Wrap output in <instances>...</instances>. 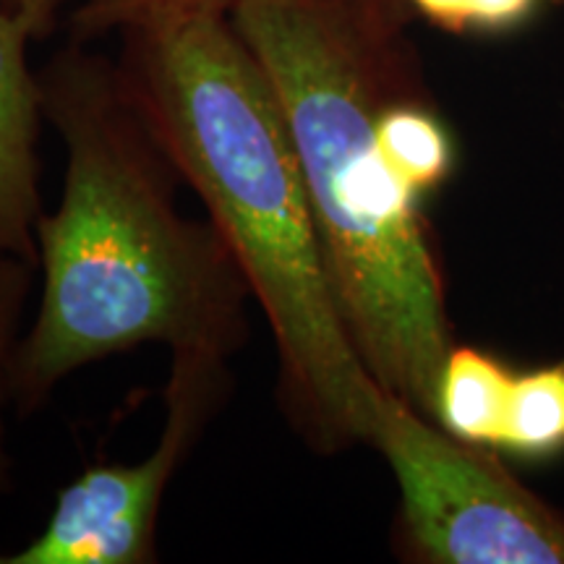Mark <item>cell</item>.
Here are the masks:
<instances>
[{
  "mask_svg": "<svg viewBox=\"0 0 564 564\" xmlns=\"http://www.w3.org/2000/svg\"><path fill=\"white\" fill-rule=\"evenodd\" d=\"M37 76L66 181L37 223L40 306L13 358L11 405L40 411L74 371L141 345L236 356L251 288L215 223L181 212L178 167L118 61L70 37Z\"/></svg>",
  "mask_w": 564,
  "mask_h": 564,
  "instance_id": "cell-1",
  "label": "cell"
},
{
  "mask_svg": "<svg viewBox=\"0 0 564 564\" xmlns=\"http://www.w3.org/2000/svg\"><path fill=\"white\" fill-rule=\"evenodd\" d=\"M384 0H241L230 21L278 95L324 259L366 369L434 421L453 348L447 288L421 199L377 147L387 105L429 91Z\"/></svg>",
  "mask_w": 564,
  "mask_h": 564,
  "instance_id": "cell-2",
  "label": "cell"
},
{
  "mask_svg": "<svg viewBox=\"0 0 564 564\" xmlns=\"http://www.w3.org/2000/svg\"><path fill=\"white\" fill-rule=\"evenodd\" d=\"M118 66L270 322L282 413L314 453L366 444L382 384L343 319L262 63L230 17H167L126 26Z\"/></svg>",
  "mask_w": 564,
  "mask_h": 564,
  "instance_id": "cell-3",
  "label": "cell"
},
{
  "mask_svg": "<svg viewBox=\"0 0 564 564\" xmlns=\"http://www.w3.org/2000/svg\"><path fill=\"white\" fill-rule=\"evenodd\" d=\"M371 444L400 489L394 549L421 564H564V514L535 497L494 449L444 432L379 387Z\"/></svg>",
  "mask_w": 564,
  "mask_h": 564,
  "instance_id": "cell-4",
  "label": "cell"
},
{
  "mask_svg": "<svg viewBox=\"0 0 564 564\" xmlns=\"http://www.w3.org/2000/svg\"><path fill=\"white\" fill-rule=\"evenodd\" d=\"M230 358L173 350L165 423L144 460L91 465L58 494L37 539L0 564H154L167 486L232 390Z\"/></svg>",
  "mask_w": 564,
  "mask_h": 564,
  "instance_id": "cell-5",
  "label": "cell"
},
{
  "mask_svg": "<svg viewBox=\"0 0 564 564\" xmlns=\"http://www.w3.org/2000/svg\"><path fill=\"white\" fill-rule=\"evenodd\" d=\"M34 37L30 19L0 9V251L30 262H37L45 121L40 76L26 63V45Z\"/></svg>",
  "mask_w": 564,
  "mask_h": 564,
  "instance_id": "cell-6",
  "label": "cell"
},
{
  "mask_svg": "<svg viewBox=\"0 0 564 564\" xmlns=\"http://www.w3.org/2000/svg\"><path fill=\"white\" fill-rule=\"evenodd\" d=\"M514 373L491 352L453 345L436 384L434 421L457 440L499 453Z\"/></svg>",
  "mask_w": 564,
  "mask_h": 564,
  "instance_id": "cell-7",
  "label": "cell"
},
{
  "mask_svg": "<svg viewBox=\"0 0 564 564\" xmlns=\"http://www.w3.org/2000/svg\"><path fill=\"white\" fill-rule=\"evenodd\" d=\"M377 147L390 173L419 199L455 171V139L429 91L400 97L379 112Z\"/></svg>",
  "mask_w": 564,
  "mask_h": 564,
  "instance_id": "cell-8",
  "label": "cell"
},
{
  "mask_svg": "<svg viewBox=\"0 0 564 564\" xmlns=\"http://www.w3.org/2000/svg\"><path fill=\"white\" fill-rule=\"evenodd\" d=\"M499 453L525 463L564 455V361L514 373Z\"/></svg>",
  "mask_w": 564,
  "mask_h": 564,
  "instance_id": "cell-9",
  "label": "cell"
},
{
  "mask_svg": "<svg viewBox=\"0 0 564 564\" xmlns=\"http://www.w3.org/2000/svg\"><path fill=\"white\" fill-rule=\"evenodd\" d=\"M37 262L0 251V497L13 491V457L6 411L11 408V369L21 343V319L34 288Z\"/></svg>",
  "mask_w": 564,
  "mask_h": 564,
  "instance_id": "cell-10",
  "label": "cell"
},
{
  "mask_svg": "<svg viewBox=\"0 0 564 564\" xmlns=\"http://www.w3.org/2000/svg\"><path fill=\"white\" fill-rule=\"evenodd\" d=\"M241 0H87L70 19V37L89 42L141 21L167 17H230Z\"/></svg>",
  "mask_w": 564,
  "mask_h": 564,
  "instance_id": "cell-11",
  "label": "cell"
},
{
  "mask_svg": "<svg viewBox=\"0 0 564 564\" xmlns=\"http://www.w3.org/2000/svg\"><path fill=\"white\" fill-rule=\"evenodd\" d=\"M415 17L449 34H507L528 24L546 0H405ZM554 3V0H552Z\"/></svg>",
  "mask_w": 564,
  "mask_h": 564,
  "instance_id": "cell-12",
  "label": "cell"
},
{
  "mask_svg": "<svg viewBox=\"0 0 564 564\" xmlns=\"http://www.w3.org/2000/svg\"><path fill=\"white\" fill-rule=\"evenodd\" d=\"M61 3L63 0H0V9L30 19L37 37H45V34H51L53 30L55 11L61 9ZM84 3H87V0H84Z\"/></svg>",
  "mask_w": 564,
  "mask_h": 564,
  "instance_id": "cell-13",
  "label": "cell"
},
{
  "mask_svg": "<svg viewBox=\"0 0 564 564\" xmlns=\"http://www.w3.org/2000/svg\"><path fill=\"white\" fill-rule=\"evenodd\" d=\"M384 3H392V6H403V9H408V3H405V0H384ZM408 11H411V9H408ZM413 13V11H411Z\"/></svg>",
  "mask_w": 564,
  "mask_h": 564,
  "instance_id": "cell-14",
  "label": "cell"
},
{
  "mask_svg": "<svg viewBox=\"0 0 564 564\" xmlns=\"http://www.w3.org/2000/svg\"><path fill=\"white\" fill-rule=\"evenodd\" d=\"M554 3H564V0H554Z\"/></svg>",
  "mask_w": 564,
  "mask_h": 564,
  "instance_id": "cell-15",
  "label": "cell"
}]
</instances>
